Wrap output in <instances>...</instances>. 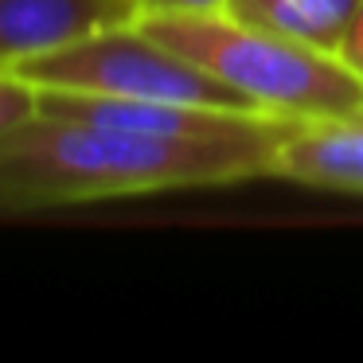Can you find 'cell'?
<instances>
[{
  "instance_id": "1",
  "label": "cell",
  "mask_w": 363,
  "mask_h": 363,
  "mask_svg": "<svg viewBox=\"0 0 363 363\" xmlns=\"http://www.w3.org/2000/svg\"><path fill=\"white\" fill-rule=\"evenodd\" d=\"M281 141H172L35 110L0 137V211L254 180L274 172Z\"/></svg>"
},
{
  "instance_id": "2",
  "label": "cell",
  "mask_w": 363,
  "mask_h": 363,
  "mask_svg": "<svg viewBox=\"0 0 363 363\" xmlns=\"http://www.w3.org/2000/svg\"><path fill=\"white\" fill-rule=\"evenodd\" d=\"M157 43L246 94L258 110L293 121L363 118V74L313 43L246 28L230 16H145Z\"/></svg>"
},
{
  "instance_id": "3",
  "label": "cell",
  "mask_w": 363,
  "mask_h": 363,
  "mask_svg": "<svg viewBox=\"0 0 363 363\" xmlns=\"http://www.w3.org/2000/svg\"><path fill=\"white\" fill-rule=\"evenodd\" d=\"M16 71L35 86H55V90H86V94L145 98V102H188V106L266 113L246 94L227 86L223 79H215L203 67L188 63L184 55L157 43L141 24L106 28L98 35L71 43V48L20 59Z\"/></svg>"
},
{
  "instance_id": "4",
  "label": "cell",
  "mask_w": 363,
  "mask_h": 363,
  "mask_svg": "<svg viewBox=\"0 0 363 363\" xmlns=\"http://www.w3.org/2000/svg\"><path fill=\"white\" fill-rule=\"evenodd\" d=\"M133 0H0V63L59 51L106 28L137 24Z\"/></svg>"
},
{
  "instance_id": "5",
  "label": "cell",
  "mask_w": 363,
  "mask_h": 363,
  "mask_svg": "<svg viewBox=\"0 0 363 363\" xmlns=\"http://www.w3.org/2000/svg\"><path fill=\"white\" fill-rule=\"evenodd\" d=\"M269 176L308 188L363 191V118L297 121V129L277 145Z\"/></svg>"
},
{
  "instance_id": "6",
  "label": "cell",
  "mask_w": 363,
  "mask_h": 363,
  "mask_svg": "<svg viewBox=\"0 0 363 363\" xmlns=\"http://www.w3.org/2000/svg\"><path fill=\"white\" fill-rule=\"evenodd\" d=\"M223 16L238 20L246 28H258V32H274V35H285V40H301V43H313L320 51L340 55L336 43L328 40V32L301 9L297 0H227Z\"/></svg>"
},
{
  "instance_id": "7",
  "label": "cell",
  "mask_w": 363,
  "mask_h": 363,
  "mask_svg": "<svg viewBox=\"0 0 363 363\" xmlns=\"http://www.w3.org/2000/svg\"><path fill=\"white\" fill-rule=\"evenodd\" d=\"M35 110H40V86L28 82L16 67L0 63V137H9Z\"/></svg>"
},
{
  "instance_id": "8",
  "label": "cell",
  "mask_w": 363,
  "mask_h": 363,
  "mask_svg": "<svg viewBox=\"0 0 363 363\" xmlns=\"http://www.w3.org/2000/svg\"><path fill=\"white\" fill-rule=\"evenodd\" d=\"M137 16H219L227 0H133Z\"/></svg>"
},
{
  "instance_id": "9",
  "label": "cell",
  "mask_w": 363,
  "mask_h": 363,
  "mask_svg": "<svg viewBox=\"0 0 363 363\" xmlns=\"http://www.w3.org/2000/svg\"><path fill=\"white\" fill-rule=\"evenodd\" d=\"M340 59H344L352 71L363 74V4H359V12H355L352 28H347L344 43H340Z\"/></svg>"
}]
</instances>
